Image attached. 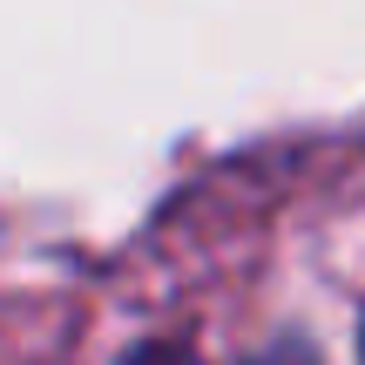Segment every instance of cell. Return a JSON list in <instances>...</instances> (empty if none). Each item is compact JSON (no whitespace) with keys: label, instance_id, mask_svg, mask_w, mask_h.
<instances>
[{"label":"cell","instance_id":"6da1fadb","mask_svg":"<svg viewBox=\"0 0 365 365\" xmlns=\"http://www.w3.org/2000/svg\"><path fill=\"white\" fill-rule=\"evenodd\" d=\"M129 365H190V359H182V352H135Z\"/></svg>","mask_w":365,"mask_h":365}]
</instances>
